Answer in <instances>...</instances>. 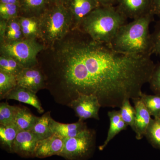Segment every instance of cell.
I'll list each match as a JSON object with an SVG mask.
<instances>
[{
	"label": "cell",
	"instance_id": "e575fe53",
	"mask_svg": "<svg viewBox=\"0 0 160 160\" xmlns=\"http://www.w3.org/2000/svg\"><path fill=\"white\" fill-rule=\"evenodd\" d=\"M68 0H47L49 6L64 5L67 7Z\"/></svg>",
	"mask_w": 160,
	"mask_h": 160
},
{
	"label": "cell",
	"instance_id": "9a60e30c",
	"mask_svg": "<svg viewBox=\"0 0 160 160\" xmlns=\"http://www.w3.org/2000/svg\"><path fill=\"white\" fill-rule=\"evenodd\" d=\"M51 129L53 134L56 133L64 138L75 137L88 129L86 123L78 120L75 123L64 124L58 122L52 119Z\"/></svg>",
	"mask_w": 160,
	"mask_h": 160
},
{
	"label": "cell",
	"instance_id": "d6a6232c",
	"mask_svg": "<svg viewBox=\"0 0 160 160\" xmlns=\"http://www.w3.org/2000/svg\"><path fill=\"white\" fill-rule=\"evenodd\" d=\"M151 11L160 19V0H152Z\"/></svg>",
	"mask_w": 160,
	"mask_h": 160
},
{
	"label": "cell",
	"instance_id": "484cf974",
	"mask_svg": "<svg viewBox=\"0 0 160 160\" xmlns=\"http://www.w3.org/2000/svg\"><path fill=\"white\" fill-rule=\"evenodd\" d=\"M18 86L16 76L0 71V98L5 97Z\"/></svg>",
	"mask_w": 160,
	"mask_h": 160
},
{
	"label": "cell",
	"instance_id": "f1b7e54d",
	"mask_svg": "<svg viewBox=\"0 0 160 160\" xmlns=\"http://www.w3.org/2000/svg\"><path fill=\"white\" fill-rule=\"evenodd\" d=\"M19 16L18 4H0V19L9 21L19 17Z\"/></svg>",
	"mask_w": 160,
	"mask_h": 160
},
{
	"label": "cell",
	"instance_id": "8992f818",
	"mask_svg": "<svg viewBox=\"0 0 160 160\" xmlns=\"http://www.w3.org/2000/svg\"><path fill=\"white\" fill-rule=\"evenodd\" d=\"M95 132L88 129L75 137L65 139L59 156L68 160H85L91 156L95 147Z\"/></svg>",
	"mask_w": 160,
	"mask_h": 160
},
{
	"label": "cell",
	"instance_id": "f546056e",
	"mask_svg": "<svg viewBox=\"0 0 160 160\" xmlns=\"http://www.w3.org/2000/svg\"><path fill=\"white\" fill-rule=\"evenodd\" d=\"M148 83L153 93L160 95V63L156 64Z\"/></svg>",
	"mask_w": 160,
	"mask_h": 160
},
{
	"label": "cell",
	"instance_id": "1f68e13d",
	"mask_svg": "<svg viewBox=\"0 0 160 160\" xmlns=\"http://www.w3.org/2000/svg\"><path fill=\"white\" fill-rule=\"evenodd\" d=\"M7 21L0 19V45L5 41Z\"/></svg>",
	"mask_w": 160,
	"mask_h": 160
},
{
	"label": "cell",
	"instance_id": "7a4b0ae2",
	"mask_svg": "<svg viewBox=\"0 0 160 160\" xmlns=\"http://www.w3.org/2000/svg\"><path fill=\"white\" fill-rule=\"evenodd\" d=\"M154 16L150 12L123 25L110 46L116 51L125 54L151 56L152 43L149 27Z\"/></svg>",
	"mask_w": 160,
	"mask_h": 160
},
{
	"label": "cell",
	"instance_id": "cb8c5ba5",
	"mask_svg": "<svg viewBox=\"0 0 160 160\" xmlns=\"http://www.w3.org/2000/svg\"><path fill=\"white\" fill-rule=\"evenodd\" d=\"M18 18L7 21L5 42H15L24 38Z\"/></svg>",
	"mask_w": 160,
	"mask_h": 160
},
{
	"label": "cell",
	"instance_id": "8fae6325",
	"mask_svg": "<svg viewBox=\"0 0 160 160\" xmlns=\"http://www.w3.org/2000/svg\"><path fill=\"white\" fill-rule=\"evenodd\" d=\"M65 139L54 133L49 137L39 140L34 151V157L46 158L59 156L64 147Z\"/></svg>",
	"mask_w": 160,
	"mask_h": 160
},
{
	"label": "cell",
	"instance_id": "5bb4252c",
	"mask_svg": "<svg viewBox=\"0 0 160 160\" xmlns=\"http://www.w3.org/2000/svg\"><path fill=\"white\" fill-rule=\"evenodd\" d=\"M36 94L27 88L17 86L5 97V99L16 100L21 102L31 105L37 109L39 113H43L44 109Z\"/></svg>",
	"mask_w": 160,
	"mask_h": 160
},
{
	"label": "cell",
	"instance_id": "7402d4cb",
	"mask_svg": "<svg viewBox=\"0 0 160 160\" xmlns=\"http://www.w3.org/2000/svg\"><path fill=\"white\" fill-rule=\"evenodd\" d=\"M145 137L152 147L160 150V116L152 118Z\"/></svg>",
	"mask_w": 160,
	"mask_h": 160
},
{
	"label": "cell",
	"instance_id": "9c48e42d",
	"mask_svg": "<svg viewBox=\"0 0 160 160\" xmlns=\"http://www.w3.org/2000/svg\"><path fill=\"white\" fill-rule=\"evenodd\" d=\"M100 6L97 0H68L67 7L72 17V29H79L84 19Z\"/></svg>",
	"mask_w": 160,
	"mask_h": 160
},
{
	"label": "cell",
	"instance_id": "603a6c76",
	"mask_svg": "<svg viewBox=\"0 0 160 160\" xmlns=\"http://www.w3.org/2000/svg\"><path fill=\"white\" fill-rule=\"evenodd\" d=\"M19 107L9 105L7 102L0 104V125L8 126L14 124Z\"/></svg>",
	"mask_w": 160,
	"mask_h": 160
},
{
	"label": "cell",
	"instance_id": "4dcf8cb0",
	"mask_svg": "<svg viewBox=\"0 0 160 160\" xmlns=\"http://www.w3.org/2000/svg\"><path fill=\"white\" fill-rule=\"evenodd\" d=\"M151 37L152 53L160 57V19L156 24Z\"/></svg>",
	"mask_w": 160,
	"mask_h": 160
},
{
	"label": "cell",
	"instance_id": "4fadbf2b",
	"mask_svg": "<svg viewBox=\"0 0 160 160\" xmlns=\"http://www.w3.org/2000/svg\"><path fill=\"white\" fill-rule=\"evenodd\" d=\"M132 101L135 109V118L132 130L135 132L136 139L140 140L145 136L151 122V116L140 97L133 99Z\"/></svg>",
	"mask_w": 160,
	"mask_h": 160
},
{
	"label": "cell",
	"instance_id": "ba28073f",
	"mask_svg": "<svg viewBox=\"0 0 160 160\" xmlns=\"http://www.w3.org/2000/svg\"><path fill=\"white\" fill-rule=\"evenodd\" d=\"M16 77L18 86L27 88L35 93L46 88V76L38 66L23 68Z\"/></svg>",
	"mask_w": 160,
	"mask_h": 160
},
{
	"label": "cell",
	"instance_id": "44dd1931",
	"mask_svg": "<svg viewBox=\"0 0 160 160\" xmlns=\"http://www.w3.org/2000/svg\"><path fill=\"white\" fill-rule=\"evenodd\" d=\"M19 130L14 124L8 126L0 125L1 145L9 152H12V146Z\"/></svg>",
	"mask_w": 160,
	"mask_h": 160
},
{
	"label": "cell",
	"instance_id": "ac0fdd59",
	"mask_svg": "<svg viewBox=\"0 0 160 160\" xmlns=\"http://www.w3.org/2000/svg\"><path fill=\"white\" fill-rule=\"evenodd\" d=\"M18 18L24 38L40 40L39 18L19 16Z\"/></svg>",
	"mask_w": 160,
	"mask_h": 160
},
{
	"label": "cell",
	"instance_id": "d6986e66",
	"mask_svg": "<svg viewBox=\"0 0 160 160\" xmlns=\"http://www.w3.org/2000/svg\"><path fill=\"white\" fill-rule=\"evenodd\" d=\"M52 118L49 112H47L41 117L38 118L31 131L37 137L39 140L49 137L53 134L51 129Z\"/></svg>",
	"mask_w": 160,
	"mask_h": 160
},
{
	"label": "cell",
	"instance_id": "2e32d148",
	"mask_svg": "<svg viewBox=\"0 0 160 160\" xmlns=\"http://www.w3.org/2000/svg\"><path fill=\"white\" fill-rule=\"evenodd\" d=\"M19 16L40 18L50 7L47 0H19Z\"/></svg>",
	"mask_w": 160,
	"mask_h": 160
},
{
	"label": "cell",
	"instance_id": "ffe728a7",
	"mask_svg": "<svg viewBox=\"0 0 160 160\" xmlns=\"http://www.w3.org/2000/svg\"><path fill=\"white\" fill-rule=\"evenodd\" d=\"M38 118L32 114L28 108L19 106L14 124L19 131H28L31 130Z\"/></svg>",
	"mask_w": 160,
	"mask_h": 160
},
{
	"label": "cell",
	"instance_id": "3957f363",
	"mask_svg": "<svg viewBox=\"0 0 160 160\" xmlns=\"http://www.w3.org/2000/svg\"><path fill=\"white\" fill-rule=\"evenodd\" d=\"M127 20L115 6H100L84 19L78 29L95 41L110 45Z\"/></svg>",
	"mask_w": 160,
	"mask_h": 160
},
{
	"label": "cell",
	"instance_id": "30bf717a",
	"mask_svg": "<svg viewBox=\"0 0 160 160\" xmlns=\"http://www.w3.org/2000/svg\"><path fill=\"white\" fill-rule=\"evenodd\" d=\"M152 0H117L116 8L127 19L133 20L151 11Z\"/></svg>",
	"mask_w": 160,
	"mask_h": 160
},
{
	"label": "cell",
	"instance_id": "d590c367",
	"mask_svg": "<svg viewBox=\"0 0 160 160\" xmlns=\"http://www.w3.org/2000/svg\"><path fill=\"white\" fill-rule=\"evenodd\" d=\"M19 0H0V4H13L18 5Z\"/></svg>",
	"mask_w": 160,
	"mask_h": 160
},
{
	"label": "cell",
	"instance_id": "6da1fadb",
	"mask_svg": "<svg viewBox=\"0 0 160 160\" xmlns=\"http://www.w3.org/2000/svg\"><path fill=\"white\" fill-rule=\"evenodd\" d=\"M151 56L118 52L77 29L48 48L44 62L57 94L72 100L93 95L102 107L114 108L140 97L155 66Z\"/></svg>",
	"mask_w": 160,
	"mask_h": 160
},
{
	"label": "cell",
	"instance_id": "7c38bea8",
	"mask_svg": "<svg viewBox=\"0 0 160 160\" xmlns=\"http://www.w3.org/2000/svg\"><path fill=\"white\" fill-rule=\"evenodd\" d=\"M39 139L30 130L20 131L14 140L12 153L22 157H34V151Z\"/></svg>",
	"mask_w": 160,
	"mask_h": 160
},
{
	"label": "cell",
	"instance_id": "277c9868",
	"mask_svg": "<svg viewBox=\"0 0 160 160\" xmlns=\"http://www.w3.org/2000/svg\"><path fill=\"white\" fill-rule=\"evenodd\" d=\"M39 18L40 40L46 47L62 39L72 29L71 13L64 5L50 6Z\"/></svg>",
	"mask_w": 160,
	"mask_h": 160
},
{
	"label": "cell",
	"instance_id": "4316f807",
	"mask_svg": "<svg viewBox=\"0 0 160 160\" xmlns=\"http://www.w3.org/2000/svg\"><path fill=\"white\" fill-rule=\"evenodd\" d=\"M23 69L12 58L2 55L0 56V71L17 76Z\"/></svg>",
	"mask_w": 160,
	"mask_h": 160
},
{
	"label": "cell",
	"instance_id": "83f0119b",
	"mask_svg": "<svg viewBox=\"0 0 160 160\" xmlns=\"http://www.w3.org/2000/svg\"><path fill=\"white\" fill-rule=\"evenodd\" d=\"M120 114L121 119L128 126L133 129L134 126L135 109L134 106H132L130 100L127 99L123 102L120 108Z\"/></svg>",
	"mask_w": 160,
	"mask_h": 160
},
{
	"label": "cell",
	"instance_id": "836d02e7",
	"mask_svg": "<svg viewBox=\"0 0 160 160\" xmlns=\"http://www.w3.org/2000/svg\"><path fill=\"white\" fill-rule=\"evenodd\" d=\"M100 6H115L117 0H97Z\"/></svg>",
	"mask_w": 160,
	"mask_h": 160
},
{
	"label": "cell",
	"instance_id": "52a82bcc",
	"mask_svg": "<svg viewBox=\"0 0 160 160\" xmlns=\"http://www.w3.org/2000/svg\"><path fill=\"white\" fill-rule=\"evenodd\" d=\"M68 106L74 110L80 121L84 122L90 118L100 119L99 111L102 106L95 96L79 93L77 97L70 101Z\"/></svg>",
	"mask_w": 160,
	"mask_h": 160
},
{
	"label": "cell",
	"instance_id": "5b68a950",
	"mask_svg": "<svg viewBox=\"0 0 160 160\" xmlns=\"http://www.w3.org/2000/svg\"><path fill=\"white\" fill-rule=\"evenodd\" d=\"M46 48L40 40L26 39L0 45L1 55L15 60L23 68L38 66V57Z\"/></svg>",
	"mask_w": 160,
	"mask_h": 160
},
{
	"label": "cell",
	"instance_id": "d4e9b609",
	"mask_svg": "<svg viewBox=\"0 0 160 160\" xmlns=\"http://www.w3.org/2000/svg\"><path fill=\"white\" fill-rule=\"evenodd\" d=\"M140 98L151 116L154 118L160 116V95L146 94L142 92Z\"/></svg>",
	"mask_w": 160,
	"mask_h": 160
},
{
	"label": "cell",
	"instance_id": "e0dca14e",
	"mask_svg": "<svg viewBox=\"0 0 160 160\" xmlns=\"http://www.w3.org/2000/svg\"><path fill=\"white\" fill-rule=\"evenodd\" d=\"M109 127L107 137L102 145L99 147L100 151H102L113 138L123 130L127 129L128 126L122 120L119 110H113L108 112Z\"/></svg>",
	"mask_w": 160,
	"mask_h": 160
}]
</instances>
